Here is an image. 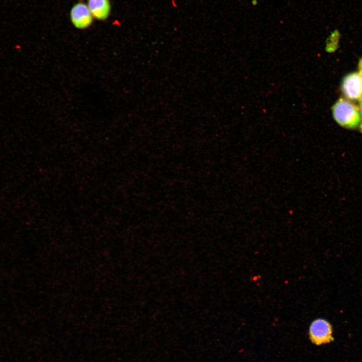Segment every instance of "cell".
Listing matches in <instances>:
<instances>
[{
  "label": "cell",
  "instance_id": "cell-1",
  "mask_svg": "<svg viewBox=\"0 0 362 362\" xmlns=\"http://www.w3.org/2000/svg\"><path fill=\"white\" fill-rule=\"evenodd\" d=\"M332 113L337 123L346 128H356L361 121L358 109L350 102L343 99H339L334 105Z\"/></svg>",
  "mask_w": 362,
  "mask_h": 362
},
{
  "label": "cell",
  "instance_id": "cell-2",
  "mask_svg": "<svg viewBox=\"0 0 362 362\" xmlns=\"http://www.w3.org/2000/svg\"><path fill=\"white\" fill-rule=\"evenodd\" d=\"M332 333L331 324L325 319L319 318L315 319L309 327L310 339L316 345L327 344L333 341Z\"/></svg>",
  "mask_w": 362,
  "mask_h": 362
},
{
  "label": "cell",
  "instance_id": "cell-3",
  "mask_svg": "<svg viewBox=\"0 0 362 362\" xmlns=\"http://www.w3.org/2000/svg\"><path fill=\"white\" fill-rule=\"evenodd\" d=\"M345 96L350 100L362 99V75L353 72L344 77L341 85Z\"/></svg>",
  "mask_w": 362,
  "mask_h": 362
},
{
  "label": "cell",
  "instance_id": "cell-4",
  "mask_svg": "<svg viewBox=\"0 0 362 362\" xmlns=\"http://www.w3.org/2000/svg\"><path fill=\"white\" fill-rule=\"evenodd\" d=\"M71 21L74 26L78 29H85L92 22V14L87 7L83 3L76 4L70 13Z\"/></svg>",
  "mask_w": 362,
  "mask_h": 362
},
{
  "label": "cell",
  "instance_id": "cell-5",
  "mask_svg": "<svg viewBox=\"0 0 362 362\" xmlns=\"http://www.w3.org/2000/svg\"><path fill=\"white\" fill-rule=\"evenodd\" d=\"M88 9L96 18L106 19L110 13V5L108 0H89Z\"/></svg>",
  "mask_w": 362,
  "mask_h": 362
},
{
  "label": "cell",
  "instance_id": "cell-6",
  "mask_svg": "<svg viewBox=\"0 0 362 362\" xmlns=\"http://www.w3.org/2000/svg\"><path fill=\"white\" fill-rule=\"evenodd\" d=\"M358 68L359 70V73L362 75V58L359 62Z\"/></svg>",
  "mask_w": 362,
  "mask_h": 362
},
{
  "label": "cell",
  "instance_id": "cell-7",
  "mask_svg": "<svg viewBox=\"0 0 362 362\" xmlns=\"http://www.w3.org/2000/svg\"><path fill=\"white\" fill-rule=\"evenodd\" d=\"M359 111L362 115V99H360V102H359Z\"/></svg>",
  "mask_w": 362,
  "mask_h": 362
},
{
  "label": "cell",
  "instance_id": "cell-8",
  "mask_svg": "<svg viewBox=\"0 0 362 362\" xmlns=\"http://www.w3.org/2000/svg\"><path fill=\"white\" fill-rule=\"evenodd\" d=\"M257 4V0H252V4L254 6H255Z\"/></svg>",
  "mask_w": 362,
  "mask_h": 362
},
{
  "label": "cell",
  "instance_id": "cell-9",
  "mask_svg": "<svg viewBox=\"0 0 362 362\" xmlns=\"http://www.w3.org/2000/svg\"><path fill=\"white\" fill-rule=\"evenodd\" d=\"M360 129H361V132H362V123H361V126H360Z\"/></svg>",
  "mask_w": 362,
  "mask_h": 362
}]
</instances>
